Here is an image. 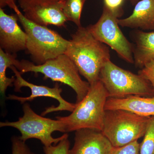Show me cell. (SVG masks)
Returning a JSON list of instances; mask_svg holds the SVG:
<instances>
[{
    "label": "cell",
    "instance_id": "obj_12",
    "mask_svg": "<svg viewBox=\"0 0 154 154\" xmlns=\"http://www.w3.org/2000/svg\"><path fill=\"white\" fill-rule=\"evenodd\" d=\"M64 0L45 6H37L24 12L27 19L38 25L64 26L67 19L63 12Z\"/></svg>",
    "mask_w": 154,
    "mask_h": 154
},
{
    "label": "cell",
    "instance_id": "obj_27",
    "mask_svg": "<svg viewBox=\"0 0 154 154\" xmlns=\"http://www.w3.org/2000/svg\"><path fill=\"white\" fill-rule=\"evenodd\" d=\"M31 154H34L33 153L31 152Z\"/></svg>",
    "mask_w": 154,
    "mask_h": 154
},
{
    "label": "cell",
    "instance_id": "obj_1",
    "mask_svg": "<svg viewBox=\"0 0 154 154\" xmlns=\"http://www.w3.org/2000/svg\"><path fill=\"white\" fill-rule=\"evenodd\" d=\"M65 54L74 63L80 75L90 85L99 81L102 67L110 60L109 48L82 26L72 35Z\"/></svg>",
    "mask_w": 154,
    "mask_h": 154
},
{
    "label": "cell",
    "instance_id": "obj_17",
    "mask_svg": "<svg viewBox=\"0 0 154 154\" xmlns=\"http://www.w3.org/2000/svg\"><path fill=\"white\" fill-rule=\"evenodd\" d=\"M87 0H64L63 12L68 21L73 22L78 28L81 27V16Z\"/></svg>",
    "mask_w": 154,
    "mask_h": 154
},
{
    "label": "cell",
    "instance_id": "obj_14",
    "mask_svg": "<svg viewBox=\"0 0 154 154\" xmlns=\"http://www.w3.org/2000/svg\"><path fill=\"white\" fill-rule=\"evenodd\" d=\"M105 109L125 110L145 117L154 116V96H131L123 98H108Z\"/></svg>",
    "mask_w": 154,
    "mask_h": 154
},
{
    "label": "cell",
    "instance_id": "obj_9",
    "mask_svg": "<svg viewBox=\"0 0 154 154\" xmlns=\"http://www.w3.org/2000/svg\"><path fill=\"white\" fill-rule=\"evenodd\" d=\"M10 68L14 72L16 77V80L14 84L15 87V91L16 92H20L21 88L27 87L30 88L31 90V94L30 96L26 97H20L14 95H9L7 97V99L17 100L22 104H24L27 102H31L37 97H49L57 100L59 105L57 107L52 106L46 108V110L42 113L41 116H42L56 111L66 110L72 112L75 108L76 106V103L74 104L70 103L62 98L61 95L62 89L60 88L58 83H56L54 87L53 88L34 85L24 79L16 67L13 66Z\"/></svg>",
    "mask_w": 154,
    "mask_h": 154
},
{
    "label": "cell",
    "instance_id": "obj_5",
    "mask_svg": "<svg viewBox=\"0 0 154 154\" xmlns=\"http://www.w3.org/2000/svg\"><path fill=\"white\" fill-rule=\"evenodd\" d=\"M149 118L125 110H106L102 132L114 147H120L143 137Z\"/></svg>",
    "mask_w": 154,
    "mask_h": 154
},
{
    "label": "cell",
    "instance_id": "obj_25",
    "mask_svg": "<svg viewBox=\"0 0 154 154\" xmlns=\"http://www.w3.org/2000/svg\"><path fill=\"white\" fill-rule=\"evenodd\" d=\"M17 0H0V8H3L8 6L14 11H17L19 8L16 5Z\"/></svg>",
    "mask_w": 154,
    "mask_h": 154
},
{
    "label": "cell",
    "instance_id": "obj_11",
    "mask_svg": "<svg viewBox=\"0 0 154 154\" xmlns=\"http://www.w3.org/2000/svg\"><path fill=\"white\" fill-rule=\"evenodd\" d=\"M70 154H112L114 148L102 131L84 128L75 131Z\"/></svg>",
    "mask_w": 154,
    "mask_h": 154
},
{
    "label": "cell",
    "instance_id": "obj_3",
    "mask_svg": "<svg viewBox=\"0 0 154 154\" xmlns=\"http://www.w3.org/2000/svg\"><path fill=\"white\" fill-rule=\"evenodd\" d=\"M15 12L27 34L26 50L33 63L42 64L65 54L69 40L46 26L30 21L19 9Z\"/></svg>",
    "mask_w": 154,
    "mask_h": 154
},
{
    "label": "cell",
    "instance_id": "obj_10",
    "mask_svg": "<svg viewBox=\"0 0 154 154\" xmlns=\"http://www.w3.org/2000/svg\"><path fill=\"white\" fill-rule=\"evenodd\" d=\"M17 14L8 15L0 8V48L11 54L26 49L27 35L18 24Z\"/></svg>",
    "mask_w": 154,
    "mask_h": 154
},
{
    "label": "cell",
    "instance_id": "obj_22",
    "mask_svg": "<svg viewBox=\"0 0 154 154\" xmlns=\"http://www.w3.org/2000/svg\"><path fill=\"white\" fill-rule=\"evenodd\" d=\"M138 140L120 147L114 148L112 154H140Z\"/></svg>",
    "mask_w": 154,
    "mask_h": 154
},
{
    "label": "cell",
    "instance_id": "obj_2",
    "mask_svg": "<svg viewBox=\"0 0 154 154\" xmlns=\"http://www.w3.org/2000/svg\"><path fill=\"white\" fill-rule=\"evenodd\" d=\"M108 95L100 80L90 85L88 94L76 104L69 115L57 116L62 122L65 132L88 128L102 131L104 125L105 106Z\"/></svg>",
    "mask_w": 154,
    "mask_h": 154
},
{
    "label": "cell",
    "instance_id": "obj_7",
    "mask_svg": "<svg viewBox=\"0 0 154 154\" xmlns=\"http://www.w3.org/2000/svg\"><path fill=\"white\" fill-rule=\"evenodd\" d=\"M24 115L18 121L0 122V127H11L18 129L21 134L19 138L23 141L30 139H37L44 146L57 144L64 138L68 137L65 134L57 138L52 136V133L56 131L65 133L62 122L45 118L36 114L28 103H24L23 107Z\"/></svg>",
    "mask_w": 154,
    "mask_h": 154
},
{
    "label": "cell",
    "instance_id": "obj_18",
    "mask_svg": "<svg viewBox=\"0 0 154 154\" xmlns=\"http://www.w3.org/2000/svg\"><path fill=\"white\" fill-rule=\"evenodd\" d=\"M140 146V154H154V116L149 119Z\"/></svg>",
    "mask_w": 154,
    "mask_h": 154
},
{
    "label": "cell",
    "instance_id": "obj_21",
    "mask_svg": "<svg viewBox=\"0 0 154 154\" xmlns=\"http://www.w3.org/2000/svg\"><path fill=\"white\" fill-rule=\"evenodd\" d=\"M12 141V154H31L30 148L19 137H13Z\"/></svg>",
    "mask_w": 154,
    "mask_h": 154
},
{
    "label": "cell",
    "instance_id": "obj_4",
    "mask_svg": "<svg viewBox=\"0 0 154 154\" xmlns=\"http://www.w3.org/2000/svg\"><path fill=\"white\" fill-rule=\"evenodd\" d=\"M16 68L21 74L29 72L42 74L44 79L63 83L71 87L76 94V103L81 102L88 94L90 84L82 79L74 63L66 54H61L41 65L23 60Z\"/></svg>",
    "mask_w": 154,
    "mask_h": 154
},
{
    "label": "cell",
    "instance_id": "obj_23",
    "mask_svg": "<svg viewBox=\"0 0 154 154\" xmlns=\"http://www.w3.org/2000/svg\"><path fill=\"white\" fill-rule=\"evenodd\" d=\"M138 74L140 75L150 83L154 93V59L149 62L140 69Z\"/></svg>",
    "mask_w": 154,
    "mask_h": 154
},
{
    "label": "cell",
    "instance_id": "obj_8",
    "mask_svg": "<svg viewBox=\"0 0 154 154\" xmlns=\"http://www.w3.org/2000/svg\"><path fill=\"white\" fill-rule=\"evenodd\" d=\"M120 17L104 6L99 20L87 28L97 40L115 51L125 61L134 64L133 44L128 41L119 28L118 20Z\"/></svg>",
    "mask_w": 154,
    "mask_h": 154
},
{
    "label": "cell",
    "instance_id": "obj_26",
    "mask_svg": "<svg viewBox=\"0 0 154 154\" xmlns=\"http://www.w3.org/2000/svg\"><path fill=\"white\" fill-rule=\"evenodd\" d=\"M129 1L132 6H135V5L140 0H129Z\"/></svg>",
    "mask_w": 154,
    "mask_h": 154
},
{
    "label": "cell",
    "instance_id": "obj_24",
    "mask_svg": "<svg viewBox=\"0 0 154 154\" xmlns=\"http://www.w3.org/2000/svg\"><path fill=\"white\" fill-rule=\"evenodd\" d=\"M104 6L120 17L124 14L123 6L125 0H103Z\"/></svg>",
    "mask_w": 154,
    "mask_h": 154
},
{
    "label": "cell",
    "instance_id": "obj_6",
    "mask_svg": "<svg viewBox=\"0 0 154 154\" xmlns=\"http://www.w3.org/2000/svg\"><path fill=\"white\" fill-rule=\"evenodd\" d=\"M99 80L107 90L108 98L136 96L153 97V89L147 80L107 61L101 70Z\"/></svg>",
    "mask_w": 154,
    "mask_h": 154
},
{
    "label": "cell",
    "instance_id": "obj_19",
    "mask_svg": "<svg viewBox=\"0 0 154 154\" xmlns=\"http://www.w3.org/2000/svg\"><path fill=\"white\" fill-rule=\"evenodd\" d=\"M69 137V136H68ZM68 137L65 138L56 145L44 146L45 154H70V143Z\"/></svg>",
    "mask_w": 154,
    "mask_h": 154
},
{
    "label": "cell",
    "instance_id": "obj_20",
    "mask_svg": "<svg viewBox=\"0 0 154 154\" xmlns=\"http://www.w3.org/2000/svg\"><path fill=\"white\" fill-rule=\"evenodd\" d=\"M59 0H17L19 7L23 12L37 6H45L57 2Z\"/></svg>",
    "mask_w": 154,
    "mask_h": 154
},
{
    "label": "cell",
    "instance_id": "obj_16",
    "mask_svg": "<svg viewBox=\"0 0 154 154\" xmlns=\"http://www.w3.org/2000/svg\"><path fill=\"white\" fill-rule=\"evenodd\" d=\"M20 61L17 59L16 54L8 53L0 48V92L2 96H5L6 90L9 87L13 86L16 78H11L6 76V70L11 66L17 67Z\"/></svg>",
    "mask_w": 154,
    "mask_h": 154
},
{
    "label": "cell",
    "instance_id": "obj_13",
    "mask_svg": "<svg viewBox=\"0 0 154 154\" xmlns=\"http://www.w3.org/2000/svg\"><path fill=\"white\" fill-rule=\"evenodd\" d=\"M119 25L141 30H154V0H140L134 6L132 14L118 19Z\"/></svg>",
    "mask_w": 154,
    "mask_h": 154
},
{
    "label": "cell",
    "instance_id": "obj_15",
    "mask_svg": "<svg viewBox=\"0 0 154 154\" xmlns=\"http://www.w3.org/2000/svg\"><path fill=\"white\" fill-rule=\"evenodd\" d=\"M130 34L134 46V64L141 69L154 59V32L134 30Z\"/></svg>",
    "mask_w": 154,
    "mask_h": 154
}]
</instances>
